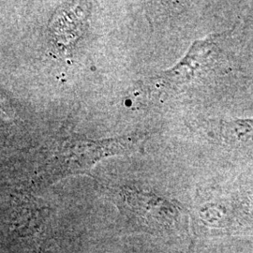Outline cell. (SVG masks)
I'll return each mask as SVG.
<instances>
[{
  "label": "cell",
  "instance_id": "1",
  "mask_svg": "<svg viewBox=\"0 0 253 253\" xmlns=\"http://www.w3.org/2000/svg\"><path fill=\"white\" fill-rule=\"evenodd\" d=\"M120 199L125 200L123 210L132 214V218L141 226L146 227L147 224L152 228L151 220H154L156 228H163L171 224L178 214L174 207L167 201L141 190L122 189Z\"/></svg>",
  "mask_w": 253,
  "mask_h": 253
},
{
  "label": "cell",
  "instance_id": "2",
  "mask_svg": "<svg viewBox=\"0 0 253 253\" xmlns=\"http://www.w3.org/2000/svg\"><path fill=\"white\" fill-rule=\"evenodd\" d=\"M218 49L212 40L196 42L180 63L163 74V80L176 87L199 78L217 62Z\"/></svg>",
  "mask_w": 253,
  "mask_h": 253
},
{
  "label": "cell",
  "instance_id": "3",
  "mask_svg": "<svg viewBox=\"0 0 253 253\" xmlns=\"http://www.w3.org/2000/svg\"><path fill=\"white\" fill-rule=\"evenodd\" d=\"M223 132L229 142L253 143V118L235 119L226 122Z\"/></svg>",
  "mask_w": 253,
  "mask_h": 253
}]
</instances>
